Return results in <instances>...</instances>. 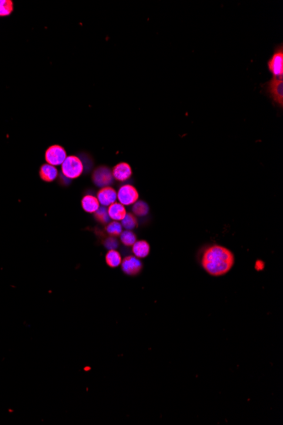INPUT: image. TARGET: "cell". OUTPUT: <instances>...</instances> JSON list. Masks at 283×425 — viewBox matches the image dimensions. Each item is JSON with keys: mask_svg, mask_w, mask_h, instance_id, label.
<instances>
[{"mask_svg": "<svg viewBox=\"0 0 283 425\" xmlns=\"http://www.w3.org/2000/svg\"><path fill=\"white\" fill-rule=\"evenodd\" d=\"M122 262V257L121 253L116 250H108V252L105 256V262L111 268H115L121 266Z\"/></svg>", "mask_w": 283, "mask_h": 425, "instance_id": "15", "label": "cell"}, {"mask_svg": "<svg viewBox=\"0 0 283 425\" xmlns=\"http://www.w3.org/2000/svg\"><path fill=\"white\" fill-rule=\"evenodd\" d=\"M132 206V214H134L136 216L142 217L147 216L149 212V206L142 200H138Z\"/></svg>", "mask_w": 283, "mask_h": 425, "instance_id": "17", "label": "cell"}, {"mask_svg": "<svg viewBox=\"0 0 283 425\" xmlns=\"http://www.w3.org/2000/svg\"><path fill=\"white\" fill-rule=\"evenodd\" d=\"M67 157L66 151L61 145H51L45 152V160L47 164L57 166L62 165Z\"/></svg>", "mask_w": 283, "mask_h": 425, "instance_id": "8", "label": "cell"}, {"mask_svg": "<svg viewBox=\"0 0 283 425\" xmlns=\"http://www.w3.org/2000/svg\"><path fill=\"white\" fill-rule=\"evenodd\" d=\"M139 199V194L132 184H123L117 191V200L124 206H132Z\"/></svg>", "mask_w": 283, "mask_h": 425, "instance_id": "5", "label": "cell"}, {"mask_svg": "<svg viewBox=\"0 0 283 425\" xmlns=\"http://www.w3.org/2000/svg\"><path fill=\"white\" fill-rule=\"evenodd\" d=\"M107 211L110 220L117 222H121L127 213L125 206L119 202L113 203L112 205L108 206Z\"/></svg>", "mask_w": 283, "mask_h": 425, "instance_id": "11", "label": "cell"}, {"mask_svg": "<svg viewBox=\"0 0 283 425\" xmlns=\"http://www.w3.org/2000/svg\"><path fill=\"white\" fill-rule=\"evenodd\" d=\"M94 218L98 223L102 225H107L110 222V218L109 216L108 211L105 206H101L94 213Z\"/></svg>", "mask_w": 283, "mask_h": 425, "instance_id": "20", "label": "cell"}, {"mask_svg": "<svg viewBox=\"0 0 283 425\" xmlns=\"http://www.w3.org/2000/svg\"><path fill=\"white\" fill-rule=\"evenodd\" d=\"M81 206L86 212L94 214L100 207V204L98 202L96 196L93 195H86L81 199Z\"/></svg>", "mask_w": 283, "mask_h": 425, "instance_id": "14", "label": "cell"}, {"mask_svg": "<svg viewBox=\"0 0 283 425\" xmlns=\"http://www.w3.org/2000/svg\"><path fill=\"white\" fill-rule=\"evenodd\" d=\"M133 256L143 259L150 253V245L146 240H137L132 246Z\"/></svg>", "mask_w": 283, "mask_h": 425, "instance_id": "12", "label": "cell"}, {"mask_svg": "<svg viewBox=\"0 0 283 425\" xmlns=\"http://www.w3.org/2000/svg\"><path fill=\"white\" fill-rule=\"evenodd\" d=\"M83 170H84V165L81 162V159L75 155L67 156L61 165L62 175L70 180L79 178L82 174Z\"/></svg>", "mask_w": 283, "mask_h": 425, "instance_id": "3", "label": "cell"}, {"mask_svg": "<svg viewBox=\"0 0 283 425\" xmlns=\"http://www.w3.org/2000/svg\"><path fill=\"white\" fill-rule=\"evenodd\" d=\"M112 174L113 178L116 181L125 182L132 177V167L126 162H120L112 169Z\"/></svg>", "mask_w": 283, "mask_h": 425, "instance_id": "10", "label": "cell"}, {"mask_svg": "<svg viewBox=\"0 0 283 425\" xmlns=\"http://www.w3.org/2000/svg\"><path fill=\"white\" fill-rule=\"evenodd\" d=\"M39 175H40L41 179L44 182H50L57 179L59 172H58L57 168L55 166L49 165L47 163V164H44L41 166Z\"/></svg>", "mask_w": 283, "mask_h": 425, "instance_id": "13", "label": "cell"}, {"mask_svg": "<svg viewBox=\"0 0 283 425\" xmlns=\"http://www.w3.org/2000/svg\"><path fill=\"white\" fill-rule=\"evenodd\" d=\"M267 67L273 77L283 78V45L278 44L267 62Z\"/></svg>", "mask_w": 283, "mask_h": 425, "instance_id": "4", "label": "cell"}, {"mask_svg": "<svg viewBox=\"0 0 283 425\" xmlns=\"http://www.w3.org/2000/svg\"><path fill=\"white\" fill-rule=\"evenodd\" d=\"M97 199L100 206L108 207L117 200V191L110 186L104 187L97 193Z\"/></svg>", "mask_w": 283, "mask_h": 425, "instance_id": "9", "label": "cell"}, {"mask_svg": "<svg viewBox=\"0 0 283 425\" xmlns=\"http://www.w3.org/2000/svg\"><path fill=\"white\" fill-rule=\"evenodd\" d=\"M121 222H122L121 224H122V228L125 229L126 230L132 231L136 228H138V225H139L137 217L132 213H126L125 217Z\"/></svg>", "mask_w": 283, "mask_h": 425, "instance_id": "18", "label": "cell"}, {"mask_svg": "<svg viewBox=\"0 0 283 425\" xmlns=\"http://www.w3.org/2000/svg\"><path fill=\"white\" fill-rule=\"evenodd\" d=\"M92 180L95 185L99 188H104L111 185L115 179L113 178L111 169L105 165H100L93 172Z\"/></svg>", "mask_w": 283, "mask_h": 425, "instance_id": "6", "label": "cell"}, {"mask_svg": "<svg viewBox=\"0 0 283 425\" xmlns=\"http://www.w3.org/2000/svg\"><path fill=\"white\" fill-rule=\"evenodd\" d=\"M14 3L10 0H0V16H8L12 13Z\"/></svg>", "mask_w": 283, "mask_h": 425, "instance_id": "22", "label": "cell"}, {"mask_svg": "<svg viewBox=\"0 0 283 425\" xmlns=\"http://www.w3.org/2000/svg\"><path fill=\"white\" fill-rule=\"evenodd\" d=\"M198 259L203 269L212 277L226 275L233 269L236 261L232 250L218 244H211L202 248Z\"/></svg>", "mask_w": 283, "mask_h": 425, "instance_id": "1", "label": "cell"}, {"mask_svg": "<svg viewBox=\"0 0 283 425\" xmlns=\"http://www.w3.org/2000/svg\"><path fill=\"white\" fill-rule=\"evenodd\" d=\"M105 233H106V234L109 235V236L115 237V238H117V237L120 236L121 233H122L123 228H122L121 223H119L117 221H112V222H110V223L105 226Z\"/></svg>", "mask_w": 283, "mask_h": 425, "instance_id": "16", "label": "cell"}, {"mask_svg": "<svg viewBox=\"0 0 283 425\" xmlns=\"http://www.w3.org/2000/svg\"><path fill=\"white\" fill-rule=\"evenodd\" d=\"M119 237H120V240H121L122 245L126 247H132L136 241L138 240L135 233L131 230L122 231V233Z\"/></svg>", "mask_w": 283, "mask_h": 425, "instance_id": "19", "label": "cell"}, {"mask_svg": "<svg viewBox=\"0 0 283 425\" xmlns=\"http://www.w3.org/2000/svg\"><path fill=\"white\" fill-rule=\"evenodd\" d=\"M102 245L108 250H116L119 247V241L115 237L101 235Z\"/></svg>", "mask_w": 283, "mask_h": 425, "instance_id": "21", "label": "cell"}, {"mask_svg": "<svg viewBox=\"0 0 283 425\" xmlns=\"http://www.w3.org/2000/svg\"><path fill=\"white\" fill-rule=\"evenodd\" d=\"M262 93L270 98L274 105L283 109V78L272 77L270 80L261 85Z\"/></svg>", "mask_w": 283, "mask_h": 425, "instance_id": "2", "label": "cell"}, {"mask_svg": "<svg viewBox=\"0 0 283 425\" xmlns=\"http://www.w3.org/2000/svg\"><path fill=\"white\" fill-rule=\"evenodd\" d=\"M264 267H265V262H264L263 261H257L256 262H255V269L257 271H262L264 269Z\"/></svg>", "mask_w": 283, "mask_h": 425, "instance_id": "23", "label": "cell"}, {"mask_svg": "<svg viewBox=\"0 0 283 425\" xmlns=\"http://www.w3.org/2000/svg\"><path fill=\"white\" fill-rule=\"evenodd\" d=\"M122 271L127 276L135 277L141 274L142 270L143 268V264L141 260L134 256H127L124 259H122Z\"/></svg>", "mask_w": 283, "mask_h": 425, "instance_id": "7", "label": "cell"}]
</instances>
